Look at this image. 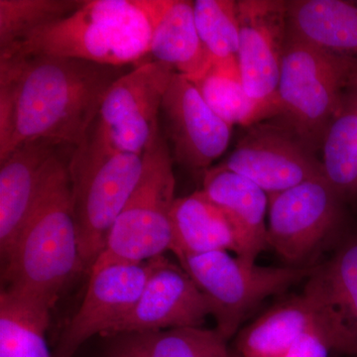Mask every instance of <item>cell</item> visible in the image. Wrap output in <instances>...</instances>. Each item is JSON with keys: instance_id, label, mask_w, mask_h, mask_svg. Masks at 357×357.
<instances>
[{"instance_id": "cell-13", "label": "cell", "mask_w": 357, "mask_h": 357, "mask_svg": "<svg viewBox=\"0 0 357 357\" xmlns=\"http://www.w3.org/2000/svg\"><path fill=\"white\" fill-rule=\"evenodd\" d=\"M208 316L210 303L190 275L160 256L132 311L105 337L202 328Z\"/></svg>"}, {"instance_id": "cell-11", "label": "cell", "mask_w": 357, "mask_h": 357, "mask_svg": "<svg viewBox=\"0 0 357 357\" xmlns=\"http://www.w3.org/2000/svg\"><path fill=\"white\" fill-rule=\"evenodd\" d=\"M261 188L268 196L324 177L314 151L283 126L255 124L222 164Z\"/></svg>"}, {"instance_id": "cell-28", "label": "cell", "mask_w": 357, "mask_h": 357, "mask_svg": "<svg viewBox=\"0 0 357 357\" xmlns=\"http://www.w3.org/2000/svg\"><path fill=\"white\" fill-rule=\"evenodd\" d=\"M16 65L0 58V160L10 153L15 130Z\"/></svg>"}, {"instance_id": "cell-19", "label": "cell", "mask_w": 357, "mask_h": 357, "mask_svg": "<svg viewBox=\"0 0 357 357\" xmlns=\"http://www.w3.org/2000/svg\"><path fill=\"white\" fill-rule=\"evenodd\" d=\"M171 220L173 241L170 251L178 259L215 251L237 253L236 236L229 220L203 190L176 198Z\"/></svg>"}, {"instance_id": "cell-20", "label": "cell", "mask_w": 357, "mask_h": 357, "mask_svg": "<svg viewBox=\"0 0 357 357\" xmlns=\"http://www.w3.org/2000/svg\"><path fill=\"white\" fill-rule=\"evenodd\" d=\"M149 54L191 82L208 72L213 61L199 39L192 1L171 0L155 29Z\"/></svg>"}, {"instance_id": "cell-1", "label": "cell", "mask_w": 357, "mask_h": 357, "mask_svg": "<svg viewBox=\"0 0 357 357\" xmlns=\"http://www.w3.org/2000/svg\"><path fill=\"white\" fill-rule=\"evenodd\" d=\"M10 57L16 65L15 130L11 151L21 143L38 139L61 146L83 144L107 91L128 72L124 67L83 59Z\"/></svg>"}, {"instance_id": "cell-23", "label": "cell", "mask_w": 357, "mask_h": 357, "mask_svg": "<svg viewBox=\"0 0 357 357\" xmlns=\"http://www.w3.org/2000/svg\"><path fill=\"white\" fill-rule=\"evenodd\" d=\"M50 311L1 290L0 357H54L46 331Z\"/></svg>"}, {"instance_id": "cell-18", "label": "cell", "mask_w": 357, "mask_h": 357, "mask_svg": "<svg viewBox=\"0 0 357 357\" xmlns=\"http://www.w3.org/2000/svg\"><path fill=\"white\" fill-rule=\"evenodd\" d=\"M288 33L321 50L357 60V4L342 0L288 2Z\"/></svg>"}, {"instance_id": "cell-2", "label": "cell", "mask_w": 357, "mask_h": 357, "mask_svg": "<svg viewBox=\"0 0 357 357\" xmlns=\"http://www.w3.org/2000/svg\"><path fill=\"white\" fill-rule=\"evenodd\" d=\"M73 150L68 155L60 150L52 161L31 213L1 265L2 290L48 311L70 277L82 271L69 176Z\"/></svg>"}, {"instance_id": "cell-15", "label": "cell", "mask_w": 357, "mask_h": 357, "mask_svg": "<svg viewBox=\"0 0 357 357\" xmlns=\"http://www.w3.org/2000/svg\"><path fill=\"white\" fill-rule=\"evenodd\" d=\"M161 112L174 159L185 168L206 172L229 146L232 126L215 114L194 83L182 75L174 74Z\"/></svg>"}, {"instance_id": "cell-16", "label": "cell", "mask_w": 357, "mask_h": 357, "mask_svg": "<svg viewBox=\"0 0 357 357\" xmlns=\"http://www.w3.org/2000/svg\"><path fill=\"white\" fill-rule=\"evenodd\" d=\"M63 147L49 140L26 141L0 160L1 265L8 259L36 202L49 167Z\"/></svg>"}, {"instance_id": "cell-6", "label": "cell", "mask_w": 357, "mask_h": 357, "mask_svg": "<svg viewBox=\"0 0 357 357\" xmlns=\"http://www.w3.org/2000/svg\"><path fill=\"white\" fill-rule=\"evenodd\" d=\"M175 199L172 155L159 128L143 154L139 183L112 225L91 272L114 263L149 261L170 250Z\"/></svg>"}, {"instance_id": "cell-22", "label": "cell", "mask_w": 357, "mask_h": 357, "mask_svg": "<svg viewBox=\"0 0 357 357\" xmlns=\"http://www.w3.org/2000/svg\"><path fill=\"white\" fill-rule=\"evenodd\" d=\"M112 337L114 357H232L227 340L203 326Z\"/></svg>"}, {"instance_id": "cell-27", "label": "cell", "mask_w": 357, "mask_h": 357, "mask_svg": "<svg viewBox=\"0 0 357 357\" xmlns=\"http://www.w3.org/2000/svg\"><path fill=\"white\" fill-rule=\"evenodd\" d=\"M192 83L206 105L230 126H253L265 119L261 109L246 93L239 70L211 64L208 72Z\"/></svg>"}, {"instance_id": "cell-24", "label": "cell", "mask_w": 357, "mask_h": 357, "mask_svg": "<svg viewBox=\"0 0 357 357\" xmlns=\"http://www.w3.org/2000/svg\"><path fill=\"white\" fill-rule=\"evenodd\" d=\"M347 100L321 143L324 177L342 201L357 197V96Z\"/></svg>"}, {"instance_id": "cell-8", "label": "cell", "mask_w": 357, "mask_h": 357, "mask_svg": "<svg viewBox=\"0 0 357 357\" xmlns=\"http://www.w3.org/2000/svg\"><path fill=\"white\" fill-rule=\"evenodd\" d=\"M172 67L148 61L112 84L89 135L119 151L143 155L160 128L159 114Z\"/></svg>"}, {"instance_id": "cell-26", "label": "cell", "mask_w": 357, "mask_h": 357, "mask_svg": "<svg viewBox=\"0 0 357 357\" xmlns=\"http://www.w3.org/2000/svg\"><path fill=\"white\" fill-rule=\"evenodd\" d=\"M79 0H0V56L28 36L74 13Z\"/></svg>"}, {"instance_id": "cell-25", "label": "cell", "mask_w": 357, "mask_h": 357, "mask_svg": "<svg viewBox=\"0 0 357 357\" xmlns=\"http://www.w3.org/2000/svg\"><path fill=\"white\" fill-rule=\"evenodd\" d=\"M195 22L199 39L213 61L223 69L239 70L238 7L234 0H196Z\"/></svg>"}, {"instance_id": "cell-21", "label": "cell", "mask_w": 357, "mask_h": 357, "mask_svg": "<svg viewBox=\"0 0 357 357\" xmlns=\"http://www.w3.org/2000/svg\"><path fill=\"white\" fill-rule=\"evenodd\" d=\"M314 325L302 295L276 305L237 335L241 357H284L294 342Z\"/></svg>"}, {"instance_id": "cell-30", "label": "cell", "mask_w": 357, "mask_h": 357, "mask_svg": "<svg viewBox=\"0 0 357 357\" xmlns=\"http://www.w3.org/2000/svg\"><path fill=\"white\" fill-rule=\"evenodd\" d=\"M232 357H241L238 354H232Z\"/></svg>"}, {"instance_id": "cell-29", "label": "cell", "mask_w": 357, "mask_h": 357, "mask_svg": "<svg viewBox=\"0 0 357 357\" xmlns=\"http://www.w3.org/2000/svg\"><path fill=\"white\" fill-rule=\"evenodd\" d=\"M330 351L326 338L314 325L301 335L284 357H328Z\"/></svg>"}, {"instance_id": "cell-10", "label": "cell", "mask_w": 357, "mask_h": 357, "mask_svg": "<svg viewBox=\"0 0 357 357\" xmlns=\"http://www.w3.org/2000/svg\"><path fill=\"white\" fill-rule=\"evenodd\" d=\"M238 7L239 73L265 119L278 115V84L288 34V2L243 0Z\"/></svg>"}, {"instance_id": "cell-5", "label": "cell", "mask_w": 357, "mask_h": 357, "mask_svg": "<svg viewBox=\"0 0 357 357\" xmlns=\"http://www.w3.org/2000/svg\"><path fill=\"white\" fill-rule=\"evenodd\" d=\"M357 86V60L333 55L287 34L278 84V115L310 149L321 147L344 107L345 89Z\"/></svg>"}, {"instance_id": "cell-4", "label": "cell", "mask_w": 357, "mask_h": 357, "mask_svg": "<svg viewBox=\"0 0 357 357\" xmlns=\"http://www.w3.org/2000/svg\"><path fill=\"white\" fill-rule=\"evenodd\" d=\"M142 172L143 155L119 151L91 135L73 150L69 176L82 271L91 273Z\"/></svg>"}, {"instance_id": "cell-14", "label": "cell", "mask_w": 357, "mask_h": 357, "mask_svg": "<svg viewBox=\"0 0 357 357\" xmlns=\"http://www.w3.org/2000/svg\"><path fill=\"white\" fill-rule=\"evenodd\" d=\"M302 296L330 349L357 356V236L312 269Z\"/></svg>"}, {"instance_id": "cell-17", "label": "cell", "mask_w": 357, "mask_h": 357, "mask_svg": "<svg viewBox=\"0 0 357 357\" xmlns=\"http://www.w3.org/2000/svg\"><path fill=\"white\" fill-rule=\"evenodd\" d=\"M203 191L229 220L236 236V255L255 262L268 246L269 196L252 181L220 165L204 172Z\"/></svg>"}, {"instance_id": "cell-3", "label": "cell", "mask_w": 357, "mask_h": 357, "mask_svg": "<svg viewBox=\"0 0 357 357\" xmlns=\"http://www.w3.org/2000/svg\"><path fill=\"white\" fill-rule=\"evenodd\" d=\"M171 0H84L74 13L41 28L0 58L48 55L126 67L150 53Z\"/></svg>"}, {"instance_id": "cell-7", "label": "cell", "mask_w": 357, "mask_h": 357, "mask_svg": "<svg viewBox=\"0 0 357 357\" xmlns=\"http://www.w3.org/2000/svg\"><path fill=\"white\" fill-rule=\"evenodd\" d=\"M178 260L210 303L215 330L225 340L236 335L243 319L263 301L283 293L312 272L307 268L258 266L227 251Z\"/></svg>"}, {"instance_id": "cell-12", "label": "cell", "mask_w": 357, "mask_h": 357, "mask_svg": "<svg viewBox=\"0 0 357 357\" xmlns=\"http://www.w3.org/2000/svg\"><path fill=\"white\" fill-rule=\"evenodd\" d=\"M145 262L114 263L89 273L88 290L59 338L54 357H73L96 335H107L132 311L155 266Z\"/></svg>"}, {"instance_id": "cell-9", "label": "cell", "mask_w": 357, "mask_h": 357, "mask_svg": "<svg viewBox=\"0 0 357 357\" xmlns=\"http://www.w3.org/2000/svg\"><path fill=\"white\" fill-rule=\"evenodd\" d=\"M342 201L325 177L269 196L268 246L286 261L302 262L337 229Z\"/></svg>"}]
</instances>
